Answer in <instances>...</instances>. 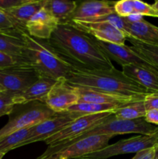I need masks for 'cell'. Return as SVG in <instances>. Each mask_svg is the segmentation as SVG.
I'll return each instance as SVG.
<instances>
[{"mask_svg":"<svg viewBox=\"0 0 158 159\" xmlns=\"http://www.w3.org/2000/svg\"><path fill=\"white\" fill-rule=\"evenodd\" d=\"M31 127L22 129L0 138V152L6 154L13 149L20 148L22 143L27 139Z\"/></svg>","mask_w":158,"mask_h":159,"instance_id":"24","label":"cell"},{"mask_svg":"<svg viewBox=\"0 0 158 159\" xmlns=\"http://www.w3.org/2000/svg\"><path fill=\"white\" fill-rule=\"evenodd\" d=\"M5 155H6V154H4V153H2V152H0V159H2L3 157L5 156Z\"/></svg>","mask_w":158,"mask_h":159,"instance_id":"38","label":"cell"},{"mask_svg":"<svg viewBox=\"0 0 158 159\" xmlns=\"http://www.w3.org/2000/svg\"><path fill=\"white\" fill-rule=\"evenodd\" d=\"M123 107L121 105H113V104H99L92 102H77L71 107L68 112L81 113L83 115L97 114L102 113H113L117 109Z\"/></svg>","mask_w":158,"mask_h":159,"instance_id":"23","label":"cell"},{"mask_svg":"<svg viewBox=\"0 0 158 159\" xmlns=\"http://www.w3.org/2000/svg\"><path fill=\"white\" fill-rule=\"evenodd\" d=\"M59 25V22L46 7L42 8L26 25V31L33 37L49 40Z\"/></svg>","mask_w":158,"mask_h":159,"instance_id":"12","label":"cell"},{"mask_svg":"<svg viewBox=\"0 0 158 159\" xmlns=\"http://www.w3.org/2000/svg\"><path fill=\"white\" fill-rule=\"evenodd\" d=\"M16 66H29V65L25 59L19 58L0 52V69Z\"/></svg>","mask_w":158,"mask_h":159,"instance_id":"27","label":"cell"},{"mask_svg":"<svg viewBox=\"0 0 158 159\" xmlns=\"http://www.w3.org/2000/svg\"><path fill=\"white\" fill-rule=\"evenodd\" d=\"M151 6H152V7H153V9H154L156 12H158V0L157 1L153 3V5H151Z\"/></svg>","mask_w":158,"mask_h":159,"instance_id":"36","label":"cell"},{"mask_svg":"<svg viewBox=\"0 0 158 159\" xmlns=\"http://www.w3.org/2000/svg\"><path fill=\"white\" fill-rule=\"evenodd\" d=\"M54 51L74 69L108 70L114 68L96 39L70 23L59 24L47 40Z\"/></svg>","mask_w":158,"mask_h":159,"instance_id":"1","label":"cell"},{"mask_svg":"<svg viewBox=\"0 0 158 159\" xmlns=\"http://www.w3.org/2000/svg\"><path fill=\"white\" fill-rule=\"evenodd\" d=\"M154 157L155 148L153 147L137 152L132 159H154Z\"/></svg>","mask_w":158,"mask_h":159,"instance_id":"32","label":"cell"},{"mask_svg":"<svg viewBox=\"0 0 158 159\" xmlns=\"http://www.w3.org/2000/svg\"><path fill=\"white\" fill-rule=\"evenodd\" d=\"M15 93L9 91L0 93V117L5 115L9 116L15 107L14 96Z\"/></svg>","mask_w":158,"mask_h":159,"instance_id":"26","label":"cell"},{"mask_svg":"<svg viewBox=\"0 0 158 159\" xmlns=\"http://www.w3.org/2000/svg\"><path fill=\"white\" fill-rule=\"evenodd\" d=\"M112 113H102L80 116L58 133L45 140L44 142L46 145H48V147H54L59 144L69 142L88 132V130H91L96 126L99 125Z\"/></svg>","mask_w":158,"mask_h":159,"instance_id":"6","label":"cell"},{"mask_svg":"<svg viewBox=\"0 0 158 159\" xmlns=\"http://www.w3.org/2000/svg\"><path fill=\"white\" fill-rule=\"evenodd\" d=\"M57 81V79L40 76L38 81L31 85L26 90L20 93H15L14 96L15 104L21 105L32 102H40L44 103L48 93L55 85Z\"/></svg>","mask_w":158,"mask_h":159,"instance_id":"16","label":"cell"},{"mask_svg":"<svg viewBox=\"0 0 158 159\" xmlns=\"http://www.w3.org/2000/svg\"><path fill=\"white\" fill-rule=\"evenodd\" d=\"M78 102L76 89L68 83L65 79H60L49 92L44 103L56 113H61L68 112Z\"/></svg>","mask_w":158,"mask_h":159,"instance_id":"10","label":"cell"},{"mask_svg":"<svg viewBox=\"0 0 158 159\" xmlns=\"http://www.w3.org/2000/svg\"><path fill=\"white\" fill-rule=\"evenodd\" d=\"M68 23L101 41L125 44L126 40L125 33L108 22L71 21Z\"/></svg>","mask_w":158,"mask_h":159,"instance_id":"11","label":"cell"},{"mask_svg":"<svg viewBox=\"0 0 158 159\" xmlns=\"http://www.w3.org/2000/svg\"><path fill=\"white\" fill-rule=\"evenodd\" d=\"M78 95V102H92L99 104H113V105L124 106L130 102L139 101V99L129 96L112 94L100 90L91 89L74 87Z\"/></svg>","mask_w":158,"mask_h":159,"instance_id":"18","label":"cell"},{"mask_svg":"<svg viewBox=\"0 0 158 159\" xmlns=\"http://www.w3.org/2000/svg\"><path fill=\"white\" fill-rule=\"evenodd\" d=\"M126 40L133 44L131 48L135 52L158 71V46L147 44L127 36Z\"/></svg>","mask_w":158,"mask_h":159,"instance_id":"22","label":"cell"},{"mask_svg":"<svg viewBox=\"0 0 158 159\" xmlns=\"http://www.w3.org/2000/svg\"><path fill=\"white\" fill-rule=\"evenodd\" d=\"M143 103L146 110H158V93H151L145 96Z\"/></svg>","mask_w":158,"mask_h":159,"instance_id":"30","label":"cell"},{"mask_svg":"<svg viewBox=\"0 0 158 159\" xmlns=\"http://www.w3.org/2000/svg\"><path fill=\"white\" fill-rule=\"evenodd\" d=\"M26 0H0V10L5 11L23 3Z\"/></svg>","mask_w":158,"mask_h":159,"instance_id":"34","label":"cell"},{"mask_svg":"<svg viewBox=\"0 0 158 159\" xmlns=\"http://www.w3.org/2000/svg\"><path fill=\"white\" fill-rule=\"evenodd\" d=\"M25 39V59L29 66L37 70L41 76L54 79H66L71 67L64 61L47 40L33 37L23 31Z\"/></svg>","mask_w":158,"mask_h":159,"instance_id":"3","label":"cell"},{"mask_svg":"<svg viewBox=\"0 0 158 159\" xmlns=\"http://www.w3.org/2000/svg\"><path fill=\"white\" fill-rule=\"evenodd\" d=\"M23 31L17 29L0 31V52L25 59L26 45Z\"/></svg>","mask_w":158,"mask_h":159,"instance_id":"20","label":"cell"},{"mask_svg":"<svg viewBox=\"0 0 158 159\" xmlns=\"http://www.w3.org/2000/svg\"><path fill=\"white\" fill-rule=\"evenodd\" d=\"M78 2L46 0L45 7L58 20L59 24L68 23L77 6Z\"/></svg>","mask_w":158,"mask_h":159,"instance_id":"21","label":"cell"},{"mask_svg":"<svg viewBox=\"0 0 158 159\" xmlns=\"http://www.w3.org/2000/svg\"><path fill=\"white\" fill-rule=\"evenodd\" d=\"M43 102H32L15 105L7 124L0 129V138L25 128H29L57 115Z\"/></svg>","mask_w":158,"mask_h":159,"instance_id":"4","label":"cell"},{"mask_svg":"<svg viewBox=\"0 0 158 159\" xmlns=\"http://www.w3.org/2000/svg\"><path fill=\"white\" fill-rule=\"evenodd\" d=\"M146 113L147 110L144 106L143 100H139L130 102L117 109L113 115L119 119L135 120L144 117Z\"/></svg>","mask_w":158,"mask_h":159,"instance_id":"25","label":"cell"},{"mask_svg":"<svg viewBox=\"0 0 158 159\" xmlns=\"http://www.w3.org/2000/svg\"><path fill=\"white\" fill-rule=\"evenodd\" d=\"M122 71L150 93H158V71L150 64L125 65Z\"/></svg>","mask_w":158,"mask_h":159,"instance_id":"13","label":"cell"},{"mask_svg":"<svg viewBox=\"0 0 158 159\" xmlns=\"http://www.w3.org/2000/svg\"><path fill=\"white\" fill-rule=\"evenodd\" d=\"M66 81L74 87L100 90L112 94L133 97L143 100L151 93L127 77L115 67L108 70H78L71 68Z\"/></svg>","mask_w":158,"mask_h":159,"instance_id":"2","label":"cell"},{"mask_svg":"<svg viewBox=\"0 0 158 159\" xmlns=\"http://www.w3.org/2000/svg\"><path fill=\"white\" fill-rule=\"evenodd\" d=\"M158 144V127L154 133L149 135L122 139L113 144H108L105 148L82 156L78 159H107L116 155L137 153L144 149L155 147Z\"/></svg>","mask_w":158,"mask_h":159,"instance_id":"5","label":"cell"},{"mask_svg":"<svg viewBox=\"0 0 158 159\" xmlns=\"http://www.w3.org/2000/svg\"><path fill=\"white\" fill-rule=\"evenodd\" d=\"M112 135H93L78 140L46 159H78L88 154L100 151L108 145Z\"/></svg>","mask_w":158,"mask_h":159,"instance_id":"9","label":"cell"},{"mask_svg":"<svg viewBox=\"0 0 158 159\" xmlns=\"http://www.w3.org/2000/svg\"><path fill=\"white\" fill-rule=\"evenodd\" d=\"M155 148V157L154 159H158V144L154 147Z\"/></svg>","mask_w":158,"mask_h":159,"instance_id":"37","label":"cell"},{"mask_svg":"<svg viewBox=\"0 0 158 159\" xmlns=\"http://www.w3.org/2000/svg\"><path fill=\"white\" fill-rule=\"evenodd\" d=\"M15 29L14 25L7 14L0 10V31H7Z\"/></svg>","mask_w":158,"mask_h":159,"instance_id":"31","label":"cell"},{"mask_svg":"<svg viewBox=\"0 0 158 159\" xmlns=\"http://www.w3.org/2000/svg\"><path fill=\"white\" fill-rule=\"evenodd\" d=\"M4 91H5V90L3 89L2 88L1 86H0V93H2V92H4Z\"/></svg>","mask_w":158,"mask_h":159,"instance_id":"39","label":"cell"},{"mask_svg":"<svg viewBox=\"0 0 158 159\" xmlns=\"http://www.w3.org/2000/svg\"><path fill=\"white\" fill-rule=\"evenodd\" d=\"M46 0H26L19 6H14L4 12L7 14L14 25L15 29L26 30L27 22L44 7Z\"/></svg>","mask_w":158,"mask_h":159,"instance_id":"17","label":"cell"},{"mask_svg":"<svg viewBox=\"0 0 158 159\" xmlns=\"http://www.w3.org/2000/svg\"><path fill=\"white\" fill-rule=\"evenodd\" d=\"M144 119L149 124L158 127V110H147Z\"/></svg>","mask_w":158,"mask_h":159,"instance_id":"33","label":"cell"},{"mask_svg":"<svg viewBox=\"0 0 158 159\" xmlns=\"http://www.w3.org/2000/svg\"><path fill=\"white\" fill-rule=\"evenodd\" d=\"M116 2L85 1L77 3V6L71 15V21H89L97 17L115 13Z\"/></svg>","mask_w":158,"mask_h":159,"instance_id":"15","label":"cell"},{"mask_svg":"<svg viewBox=\"0 0 158 159\" xmlns=\"http://www.w3.org/2000/svg\"><path fill=\"white\" fill-rule=\"evenodd\" d=\"M30 66H16L0 69V86L5 91L20 93L29 88L40 78Z\"/></svg>","mask_w":158,"mask_h":159,"instance_id":"8","label":"cell"},{"mask_svg":"<svg viewBox=\"0 0 158 159\" xmlns=\"http://www.w3.org/2000/svg\"><path fill=\"white\" fill-rule=\"evenodd\" d=\"M115 12L121 17H126L134 14L132 0H121L114 5Z\"/></svg>","mask_w":158,"mask_h":159,"instance_id":"29","label":"cell"},{"mask_svg":"<svg viewBox=\"0 0 158 159\" xmlns=\"http://www.w3.org/2000/svg\"><path fill=\"white\" fill-rule=\"evenodd\" d=\"M122 31L127 37L138 41L158 46V27L146 21L144 19L136 23L125 22Z\"/></svg>","mask_w":158,"mask_h":159,"instance_id":"19","label":"cell"},{"mask_svg":"<svg viewBox=\"0 0 158 159\" xmlns=\"http://www.w3.org/2000/svg\"><path fill=\"white\" fill-rule=\"evenodd\" d=\"M134 14L147 16L156 17V12L153 9L151 5H149L139 0H132Z\"/></svg>","mask_w":158,"mask_h":159,"instance_id":"28","label":"cell"},{"mask_svg":"<svg viewBox=\"0 0 158 159\" xmlns=\"http://www.w3.org/2000/svg\"><path fill=\"white\" fill-rule=\"evenodd\" d=\"M96 42L110 60L115 61L122 67L129 65L149 64L137 53L135 52L131 47L126 46L125 44H117L98 40H96Z\"/></svg>","mask_w":158,"mask_h":159,"instance_id":"14","label":"cell"},{"mask_svg":"<svg viewBox=\"0 0 158 159\" xmlns=\"http://www.w3.org/2000/svg\"><path fill=\"white\" fill-rule=\"evenodd\" d=\"M122 18L127 23H136V22L143 20V16L138 15V14H133V15L128 16L126 17H122Z\"/></svg>","mask_w":158,"mask_h":159,"instance_id":"35","label":"cell"},{"mask_svg":"<svg viewBox=\"0 0 158 159\" xmlns=\"http://www.w3.org/2000/svg\"><path fill=\"white\" fill-rule=\"evenodd\" d=\"M156 17H157V18H158V12H156Z\"/></svg>","mask_w":158,"mask_h":159,"instance_id":"40","label":"cell"},{"mask_svg":"<svg viewBox=\"0 0 158 159\" xmlns=\"http://www.w3.org/2000/svg\"><path fill=\"white\" fill-rule=\"evenodd\" d=\"M81 116L84 115L71 112L57 113L53 117L49 118L31 127V130L28 135L27 139L22 143L20 147L32 143L44 141L50 137L53 136L68 127L74 120Z\"/></svg>","mask_w":158,"mask_h":159,"instance_id":"7","label":"cell"}]
</instances>
